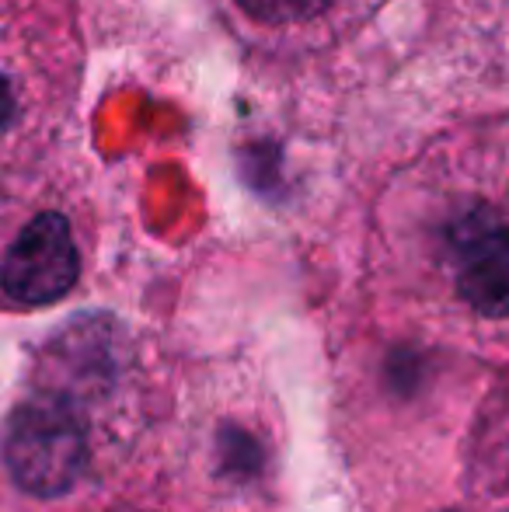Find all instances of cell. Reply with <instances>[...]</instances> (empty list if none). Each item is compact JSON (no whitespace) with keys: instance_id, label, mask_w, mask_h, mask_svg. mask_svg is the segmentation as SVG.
Here are the masks:
<instances>
[{"instance_id":"6da1fadb","label":"cell","mask_w":509,"mask_h":512,"mask_svg":"<svg viewBox=\"0 0 509 512\" xmlns=\"http://www.w3.org/2000/svg\"><path fill=\"white\" fill-rule=\"evenodd\" d=\"M370 276L429 338L509 352V119L450 129L391 178Z\"/></svg>"},{"instance_id":"7a4b0ae2","label":"cell","mask_w":509,"mask_h":512,"mask_svg":"<svg viewBox=\"0 0 509 512\" xmlns=\"http://www.w3.org/2000/svg\"><path fill=\"white\" fill-rule=\"evenodd\" d=\"M74 0H0V175L46 154L81 91Z\"/></svg>"},{"instance_id":"3957f363","label":"cell","mask_w":509,"mask_h":512,"mask_svg":"<svg viewBox=\"0 0 509 512\" xmlns=\"http://www.w3.org/2000/svg\"><path fill=\"white\" fill-rule=\"evenodd\" d=\"M32 164L0 175V300L14 307L56 304L84 269L81 199Z\"/></svg>"},{"instance_id":"277c9868","label":"cell","mask_w":509,"mask_h":512,"mask_svg":"<svg viewBox=\"0 0 509 512\" xmlns=\"http://www.w3.org/2000/svg\"><path fill=\"white\" fill-rule=\"evenodd\" d=\"M7 467L32 495H63L91 464V425L84 408L60 391L25 401L7 429Z\"/></svg>"},{"instance_id":"5b68a950","label":"cell","mask_w":509,"mask_h":512,"mask_svg":"<svg viewBox=\"0 0 509 512\" xmlns=\"http://www.w3.org/2000/svg\"><path fill=\"white\" fill-rule=\"evenodd\" d=\"M245 46L258 53H314L381 7V0H213Z\"/></svg>"},{"instance_id":"8992f818","label":"cell","mask_w":509,"mask_h":512,"mask_svg":"<svg viewBox=\"0 0 509 512\" xmlns=\"http://www.w3.org/2000/svg\"><path fill=\"white\" fill-rule=\"evenodd\" d=\"M464 495L475 512H509V366L485 391L464 439Z\"/></svg>"}]
</instances>
